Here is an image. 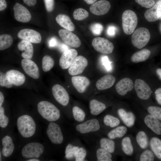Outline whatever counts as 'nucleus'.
<instances>
[{
    "label": "nucleus",
    "mask_w": 161,
    "mask_h": 161,
    "mask_svg": "<svg viewBox=\"0 0 161 161\" xmlns=\"http://www.w3.org/2000/svg\"><path fill=\"white\" fill-rule=\"evenodd\" d=\"M37 109L42 117L48 121H55L60 118L59 110L49 102L46 101L40 102L38 104Z\"/></svg>",
    "instance_id": "obj_1"
},
{
    "label": "nucleus",
    "mask_w": 161,
    "mask_h": 161,
    "mask_svg": "<svg viewBox=\"0 0 161 161\" xmlns=\"http://www.w3.org/2000/svg\"><path fill=\"white\" fill-rule=\"evenodd\" d=\"M17 126L20 134L25 138L33 136L35 132L36 127L33 118L27 115H24L18 118Z\"/></svg>",
    "instance_id": "obj_2"
},
{
    "label": "nucleus",
    "mask_w": 161,
    "mask_h": 161,
    "mask_svg": "<svg viewBox=\"0 0 161 161\" xmlns=\"http://www.w3.org/2000/svg\"><path fill=\"white\" fill-rule=\"evenodd\" d=\"M122 25L123 31L128 35L134 32L138 22L136 13L131 10L125 11L122 15Z\"/></svg>",
    "instance_id": "obj_3"
},
{
    "label": "nucleus",
    "mask_w": 161,
    "mask_h": 161,
    "mask_svg": "<svg viewBox=\"0 0 161 161\" xmlns=\"http://www.w3.org/2000/svg\"><path fill=\"white\" fill-rule=\"evenodd\" d=\"M150 38L148 30L145 28L141 27L133 32L131 36V42L134 47L140 49L147 45Z\"/></svg>",
    "instance_id": "obj_4"
},
{
    "label": "nucleus",
    "mask_w": 161,
    "mask_h": 161,
    "mask_svg": "<svg viewBox=\"0 0 161 161\" xmlns=\"http://www.w3.org/2000/svg\"><path fill=\"white\" fill-rule=\"evenodd\" d=\"M44 151L43 146L38 143H31L26 145L22 150L21 154L25 158H39Z\"/></svg>",
    "instance_id": "obj_5"
},
{
    "label": "nucleus",
    "mask_w": 161,
    "mask_h": 161,
    "mask_svg": "<svg viewBox=\"0 0 161 161\" xmlns=\"http://www.w3.org/2000/svg\"><path fill=\"white\" fill-rule=\"evenodd\" d=\"M92 45L95 50L103 54H111L114 49L113 44L108 39L102 37L94 38L92 41Z\"/></svg>",
    "instance_id": "obj_6"
},
{
    "label": "nucleus",
    "mask_w": 161,
    "mask_h": 161,
    "mask_svg": "<svg viewBox=\"0 0 161 161\" xmlns=\"http://www.w3.org/2000/svg\"><path fill=\"white\" fill-rule=\"evenodd\" d=\"M46 132L49 139L52 143L60 144L63 142L64 138L61 129L56 123L52 122L49 123Z\"/></svg>",
    "instance_id": "obj_7"
},
{
    "label": "nucleus",
    "mask_w": 161,
    "mask_h": 161,
    "mask_svg": "<svg viewBox=\"0 0 161 161\" xmlns=\"http://www.w3.org/2000/svg\"><path fill=\"white\" fill-rule=\"evenodd\" d=\"M88 61L82 55L77 56L74 59L68 69L69 74L72 76L82 73L87 66Z\"/></svg>",
    "instance_id": "obj_8"
},
{
    "label": "nucleus",
    "mask_w": 161,
    "mask_h": 161,
    "mask_svg": "<svg viewBox=\"0 0 161 161\" xmlns=\"http://www.w3.org/2000/svg\"><path fill=\"white\" fill-rule=\"evenodd\" d=\"M58 34L63 41L70 46L78 48L81 45L80 39L71 31L65 29H61L59 30Z\"/></svg>",
    "instance_id": "obj_9"
},
{
    "label": "nucleus",
    "mask_w": 161,
    "mask_h": 161,
    "mask_svg": "<svg viewBox=\"0 0 161 161\" xmlns=\"http://www.w3.org/2000/svg\"><path fill=\"white\" fill-rule=\"evenodd\" d=\"M134 87L137 97L141 100L148 99L152 92L149 86L141 79H138L135 80Z\"/></svg>",
    "instance_id": "obj_10"
},
{
    "label": "nucleus",
    "mask_w": 161,
    "mask_h": 161,
    "mask_svg": "<svg viewBox=\"0 0 161 161\" xmlns=\"http://www.w3.org/2000/svg\"><path fill=\"white\" fill-rule=\"evenodd\" d=\"M53 95L55 100L63 106L68 105L69 101V96L66 90L62 86L56 84L52 88Z\"/></svg>",
    "instance_id": "obj_11"
},
{
    "label": "nucleus",
    "mask_w": 161,
    "mask_h": 161,
    "mask_svg": "<svg viewBox=\"0 0 161 161\" xmlns=\"http://www.w3.org/2000/svg\"><path fill=\"white\" fill-rule=\"evenodd\" d=\"M18 37L22 40L35 44L40 43L41 41V36L38 32L30 29L21 30L18 33Z\"/></svg>",
    "instance_id": "obj_12"
},
{
    "label": "nucleus",
    "mask_w": 161,
    "mask_h": 161,
    "mask_svg": "<svg viewBox=\"0 0 161 161\" xmlns=\"http://www.w3.org/2000/svg\"><path fill=\"white\" fill-rule=\"evenodd\" d=\"M14 16L17 21L23 23L29 21L31 18V15L29 10L22 4L16 3L13 7Z\"/></svg>",
    "instance_id": "obj_13"
},
{
    "label": "nucleus",
    "mask_w": 161,
    "mask_h": 161,
    "mask_svg": "<svg viewBox=\"0 0 161 161\" xmlns=\"http://www.w3.org/2000/svg\"><path fill=\"white\" fill-rule=\"evenodd\" d=\"M22 67L25 72L35 79L39 77V70L36 64L30 59L24 58L21 61Z\"/></svg>",
    "instance_id": "obj_14"
},
{
    "label": "nucleus",
    "mask_w": 161,
    "mask_h": 161,
    "mask_svg": "<svg viewBox=\"0 0 161 161\" xmlns=\"http://www.w3.org/2000/svg\"><path fill=\"white\" fill-rule=\"evenodd\" d=\"M100 129V125L96 119L88 120L86 122L77 125L76 130L81 134L88 133L98 131Z\"/></svg>",
    "instance_id": "obj_15"
},
{
    "label": "nucleus",
    "mask_w": 161,
    "mask_h": 161,
    "mask_svg": "<svg viewBox=\"0 0 161 161\" xmlns=\"http://www.w3.org/2000/svg\"><path fill=\"white\" fill-rule=\"evenodd\" d=\"M77 55V51L73 49H69L64 52L59 61L61 67L63 69L69 68Z\"/></svg>",
    "instance_id": "obj_16"
},
{
    "label": "nucleus",
    "mask_w": 161,
    "mask_h": 161,
    "mask_svg": "<svg viewBox=\"0 0 161 161\" xmlns=\"http://www.w3.org/2000/svg\"><path fill=\"white\" fill-rule=\"evenodd\" d=\"M111 8V4L108 1L100 0L95 2L90 7L89 10L93 14L101 16L107 13Z\"/></svg>",
    "instance_id": "obj_17"
},
{
    "label": "nucleus",
    "mask_w": 161,
    "mask_h": 161,
    "mask_svg": "<svg viewBox=\"0 0 161 161\" xmlns=\"http://www.w3.org/2000/svg\"><path fill=\"white\" fill-rule=\"evenodd\" d=\"M6 74L9 81L14 86H20L23 84L25 81L24 75L17 70H9L6 72Z\"/></svg>",
    "instance_id": "obj_18"
},
{
    "label": "nucleus",
    "mask_w": 161,
    "mask_h": 161,
    "mask_svg": "<svg viewBox=\"0 0 161 161\" xmlns=\"http://www.w3.org/2000/svg\"><path fill=\"white\" fill-rule=\"evenodd\" d=\"M134 87L132 80L129 78H124L119 81L115 86V89L120 95H125L128 92L131 90Z\"/></svg>",
    "instance_id": "obj_19"
},
{
    "label": "nucleus",
    "mask_w": 161,
    "mask_h": 161,
    "mask_svg": "<svg viewBox=\"0 0 161 161\" xmlns=\"http://www.w3.org/2000/svg\"><path fill=\"white\" fill-rule=\"evenodd\" d=\"M73 86L79 93H83L89 86V80L84 76H74L71 78Z\"/></svg>",
    "instance_id": "obj_20"
},
{
    "label": "nucleus",
    "mask_w": 161,
    "mask_h": 161,
    "mask_svg": "<svg viewBox=\"0 0 161 161\" xmlns=\"http://www.w3.org/2000/svg\"><path fill=\"white\" fill-rule=\"evenodd\" d=\"M147 126L156 134H161V122L159 120L150 114L147 115L144 119Z\"/></svg>",
    "instance_id": "obj_21"
},
{
    "label": "nucleus",
    "mask_w": 161,
    "mask_h": 161,
    "mask_svg": "<svg viewBox=\"0 0 161 161\" xmlns=\"http://www.w3.org/2000/svg\"><path fill=\"white\" fill-rule=\"evenodd\" d=\"M161 11V1H157L151 8L147 10L144 14L145 18L149 22H154L160 18Z\"/></svg>",
    "instance_id": "obj_22"
},
{
    "label": "nucleus",
    "mask_w": 161,
    "mask_h": 161,
    "mask_svg": "<svg viewBox=\"0 0 161 161\" xmlns=\"http://www.w3.org/2000/svg\"><path fill=\"white\" fill-rule=\"evenodd\" d=\"M115 81V77L112 75H104L98 80L96 82L97 89L100 90H104L111 87Z\"/></svg>",
    "instance_id": "obj_23"
},
{
    "label": "nucleus",
    "mask_w": 161,
    "mask_h": 161,
    "mask_svg": "<svg viewBox=\"0 0 161 161\" xmlns=\"http://www.w3.org/2000/svg\"><path fill=\"white\" fill-rule=\"evenodd\" d=\"M19 50L22 51L21 56L24 58L31 59L33 55V48L31 43L22 40L18 44Z\"/></svg>",
    "instance_id": "obj_24"
},
{
    "label": "nucleus",
    "mask_w": 161,
    "mask_h": 161,
    "mask_svg": "<svg viewBox=\"0 0 161 161\" xmlns=\"http://www.w3.org/2000/svg\"><path fill=\"white\" fill-rule=\"evenodd\" d=\"M117 113L124 124L128 127H131L134 125L135 117L131 112H127L122 108L119 109Z\"/></svg>",
    "instance_id": "obj_25"
},
{
    "label": "nucleus",
    "mask_w": 161,
    "mask_h": 161,
    "mask_svg": "<svg viewBox=\"0 0 161 161\" xmlns=\"http://www.w3.org/2000/svg\"><path fill=\"white\" fill-rule=\"evenodd\" d=\"M55 19L57 23L65 29L71 31L75 30V25L68 16L64 14H60L56 16Z\"/></svg>",
    "instance_id": "obj_26"
},
{
    "label": "nucleus",
    "mask_w": 161,
    "mask_h": 161,
    "mask_svg": "<svg viewBox=\"0 0 161 161\" xmlns=\"http://www.w3.org/2000/svg\"><path fill=\"white\" fill-rule=\"evenodd\" d=\"M3 147L2 153L5 157L10 156L12 154L14 148V145L11 138L8 136L4 137L2 140Z\"/></svg>",
    "instance_id": "obj_27"
},
{
    "label": "nucleus",
    "mask_w": 161,
    "mask_h": 161,
    "mask_svg": "<svg viewBox=\"0 0 161 161\" xmlns=\"http://www.w3.org/2000/svg\"><path fill=\"white\" fill-rule=\"evenodd\" d=\"M89 107L91 113L94 115L100 114L106 108L104 103L95 99L90 101Z\"/></svg>",
    "instance_id": "obj_28"
},
{
    "label": "nucleus",
    "mask_w": 161,
    "mask_h": 161,
    "mask_svg": "<svg viewBox=\"0 0 161 161\" xmlns=\"http://www.w3.org/2000/svg\"><path fill=\"white\" fill-rule=\"evenodd\" d=\"M150 54L149 50L144 49L134 53L132 55L131 59L134 63L143 62L148 59Z\"/></svg>",
    "instance_id": "obj_29"
},
{
    "label": "nucleus",
    "mask_w": 161,
    "mask_h": 161,
    "mask_svg": "<svg viewBox=\"0 0 161 161\" xmlns=\"http://www.w3.org/2000/svg\"><path fill=\"white\" fill-rule=\"evenodd\" d=\"M150 145L154 154L158 159L161 160V140L156 137L152 138Z\"/></svg>",
    "instance_id": "obj_30"
},
{
    "label": "nucleus",
    "mask_w": 161,
    "mask_h": 161,
    "mask_svg": "<svg viewBox=\"0 0 161 161\" xmlns=\"http://www.w3.org/2000/svg\"><path fill=\"white\" fill-rule=\"evenodd\" d=\"M127 128L124 126H118L109 131L107 134L109 138L114 139L116 138H121L126 133Z\"/></svg>",
    "instance_id": "obj_31"
},
{
    "label": "nucleus",
    "mask_w": 161,
    "mask_h": 161,
    "mask_svg": "<svg viewBox=\"0 0 161 161\" xmlns=\"http://www.w3.org/2000/svg\"><path fill=\"white\" fill-rule=\"evenodd\" d=\"M101 148L107 152L112 153L115 150V143L112 139L106 138H102L100 142Z\"/></svg>",
    "instance_id": "obj_32"
},
{
    "label": "nucleus",
    "mask_w": 161,
    "mask_h": 161,
    "mask_svg": "<svg viewBox=\"0 0 161 161\" xmlns=\"http://www.w3.org/2000/svg\"><path fill=\"white\" fill-rule=\"evenodd\" d=\"M122 149L123 152L128 156L131 155L134 152V148L129 137H124L121 142Z\"/></svg>",
    "instance_id": "obj_33"
},
{
    "label": "nucleus",
    "mask_w": 161,
    "mask_h": 161,
    "mask_svg": "<svg viewBox=\"0 0 161 161\" xmlns=\"http://www.w3.org/2000/svg\"><path fill=\"white\" fill-rule=\"evenodd\" d=\"M13 42L12 36L9 34H4L0 35V50H4L10 47Z\"/></svg>",
    "instance_id": "obj_34"
},
{
    "label": "nucleus",
    "mask_w": 161,
    "mask_h": 161,
    "mask_svg": "<svg viewBox=\"0 0 161 161\" xmlns=\"http://www.w3.org/2000/svg\"><path fill=\"white\" fill-rule=\"evenodd\" d=\"M136 140L140 147L145 149L148 145V140L146 133L143 131H139L136 136Z\"/></svg>",
    "instance_id": "obj_35"
},
{
    "label": "nucleus",
    "mask_w": 161,
    "mask_h": 161,
    "mask_svg": "<svg viewBox=\"0 0 161 161\" xmlns=\"http://www.w3.org/2000/svg\"><path fill=\"white\" fill-rule=\"evenodd\" d=\"M54 61L50 56L45 55L43 58L42 61V67L45 72L49 71L53 67Z\"/></svg>",
    "instance_id": "obj_36"
},
{
    "label": "nucleus",
    "mask_w": 161,
    "mask_h": 161,
    "mask_svg": "<svg viewBox=\"0 0 161 161\" xmlns=\"http://www.w3.org/2000/svg\"><path fill=\"white\" fill-rule=\"evenodd\" d=\"M103 121L105 125L111 128L118 126L120 123L118 118L110 114H107L104 117Z\"/></svg>",
    "instance_id": "obj_37"
},
{
    "label": "nucleus",
    "mask_w": 161,
    "mask_h": 161,
    "mask_svg": "<svg viewBox=\"0 0 161 161\" xmlns=\"http://www.w3.org/2000/svg\"><path fill=\"white\" fill-rule=\"evenodd\" d=\"M96 156L98 161H112L111 153L101 148L98 149L96 151Z\"/></svg>",
    "instance_id": "obj_38"
},
{
    "label": "nucleus",
    "mask_w": 161,
    "mask_h": 161,
    "mask_svg": "<svg viewBox=\"0 0 161 161\" xmlns=\"http://www.w3.org/2000/svg\"><path fill=\"white\" fill-rule=\"evenodd\" d=\"M74 118L75 120L81 122L84 120L86 114L84 112L81 108L77 106H74L72 109Z\"/></svg>",
    "instance_id": "obj_39"
},
{
    "label": "nucleus",
    "mask_w": 161,
    "mask_h": 161,
    "mask_svg": "<svg viewBox=\"0 0 161 161\" xmlns=\"http://www.w3.org/2000/svg\"><path fill=\"white\" fill-rule=\"evenodd\" d=\"M89 16L88 12L82 8H78L75 9L73 13L74 18L78 21L84 19Z\"/></svg>",
    "instance_id": "obj_40"
},
{
    "label": "nucleus",
    "mask_w": 161,
    "mask_h": 161,
    "mask_svg": "<svg viewBox=\"0 0 161 161\" xmlns=\"http://www.w3.org/2000/svg\"><path fill=\"white\" fill-rule=\"evenodd\" d=\"M78 148V146L73 145L70 143L69 144L67 145L65 150L66 158L67 159L72 158Z\"/></svg>",
    "instance_id": "obj_41"
},
{
    "label": "nucleus",
    "mask_w": 161,
    "mask_h": 161,
    "mask_svg": "<svg viewBox=\"0 0 161 161\" xmlns=\"http://www.w3.org/2000/svg\"><path fill=\"white\" fill-rule=\"evenodd\" d=\"M147 111L150 114L161 121V107L151 106L148 108Z\"/></svg>",
    "instance_id": "obj_42"
},
{
    "label": "nucleus",
    "mask_w": 161,
    "mask_h": 161,
    "mask_svg": "<svg viewBox=\"0 0 161 161\" xmlns=\"http://www.w3.org/2000/svg\"><path fill=\"white\" fill-rule=\"evenodd\" d=\"M154 158V153L151 151L146 150L141 154L140 157V161H153Z\"/></svg>",
    "instance_id": "obj_43"
},
{
    "label": "nucleus",
    "mask_w": 161,
    "mask_h": 161,
    "mask_svg": "<svg viewBox=\"0 0 161 161\" xmlns=\"http://www.w3.org/2000/svg\"><path fill=\"white\" fill-rule=\"evenodd\" d=\"M86 150L83 147H79L75 152L74 157L76 161H83L86 156Z\"/></svg>",
    "instance_id": "obj_44"
},
{
    "label": "nucleus",
    "mask_w": 161,
    "mask_h": 161,
    "mask_svg": "<svg viewBox=\"0 0 161 161\" xmlns=\"http://www.w3.org/2000/svg\"><path fill=\"white\" fill-rule=\"evenodd\" d=\"M9 123L8 118L4 114V109L3 107L0 108V126L4 128L6 127Z\"/></svg>",
    "instance_id": "obj_45"
},
{
    "label": "nucleus",
    "mask_w": 161,
    "mask_h": 161,
    "mask_svg": "<svg viewBox=\"0 0 161 161\" xmlns=\"http://www.w3.org/2000/svg\"><path fill=\"white\" fill-rule=\"evenodd\" d=\"M0 85L7 88H11L13 85L8 79L6 74L1 72H0Z\"/></svg>",
    "instance_id": "obj_46"
},
{
    "label": "nucleus",
    "mask_w": 161,
    "mask_h": 161,
    "mask_svg": "<svg viewBox=\"0 0 161 161\" xmlns=\"http://www.w3.org/2000/svg\"><path fill=\"white\" fill-rule=\"evenodd\" d=\"M90 29L93 34L95 35H98L102 33L103 30V27L100 24L95 23L91 26Z\"/></svg>",
    "instance_id": "obj_47"
},
{
    "label": "nucleus",
    "mask_w": 161,
    "mask_h": 161,
    "mask_svg": "<svg viewBox=\"0 0 161 161\" xmlns=\"http://www.w3.org/2000/svg\"><path fill=\"white\" fill-rule=\"evenodd\" d=\"M135 1L142 7L146 8H150L155 4V1L153 0H135Z\"/></svg>",
    "instance_id": "obj_48"
},
{
    "label": "nucleus",
    "mask_w": 161,
    "mask_h": 161,
    "mask_svg": "<svg viewBox=\"0 0 161 161\" xmlns=\"http://www.w3.org/2000/svg\"><path fill=\"white\" fill-rule=\"evenodd\" d=\"M102 64L104 66L106 69L108 71H111L112 69L111 66L112 62L109 60L107 56H104L101 58Z\"/></svg>",
    "instance_id": "obj_49"
},
{
    "label": "nucleus",
    "mask_w": 161,
    "mask_h": 161,
    "mask_svg": "<svg viewBox=\"0 0 161 161\" xmlns=\"http://www.w3.org/2000/svg\"><path fill=\"white\" fill-rule=\"evenodd\" d=\"M47 11L50 12L52 11L54 8V0H44Z\"/></svg>",
    "instance_id": "obj_50"
},
{
    "label": "nucleus",
    "mask_w": 161,
    "mask_h": 161,
    "mask_svg": "<svg viewBox=\"0 0 161 161\" xmlns=\"http://www.w3.org/2000/svg\"><path fill=\"white\" fill-rule=\"evenodd\" d=\"M116 28L114 26L111 25L108 27L107 29V34L109 36H114L116 33Z\"/></svg>",
    "instance_id": "obj_51"
},
{
    "label": "nucleus",
    "mask_w": 161,
    "mask_h": 161,
    "mask_svg": "<svg viewBox=\"0 0 161 161\" xmlns=\"http://www.w3.org/2000/svg\"><path fill=\"white\" fill-rule=\"evenodd\" d=\"M156 100L158 103L161 105V88L157 89L155 92Z\"/></svg>",
    "instance_id": "obj_52"
},
{
    "label": "nucleus",
    "mask_w": 161,
    "mask_h": 161,
    "mask_svg": "<svg viewBox=\"0 0 161 161\" xmlns=\"http://www.w3.org/2000/svg\"><path fill=\"white\" fill-rule=\"evenodd\" d=\"M49 46L50 47H54L56 46L58 44L56 39L54 38H51L49 41Z\"/></svg>",
    "instance_id": "obj_53"
},
{
    "label": "nucleus",
    "mask_w": 161,
    "mask_h": 161,
    "mask_svg": "<svg viewBox=\"0 0 161 161\" xmlns=\"http://www.w3.org/2000/svg\"><path fill=\"white\" fill-rule=\"evenodd\" d=\"M27 5L30 6L35 5L36 3V0H23Z\"/></svg>",
    "instance_id": "obj_54"
},
{
    "label": "nucleus",
    "mask_w": 161,
    "mask_h": 161,
    "mask_svg": "<svg viewBox=\"0 0 161 161\" xmlns=\"http://www.w3.org/2000/svg\"><path fill=\"white\" fill-rule=\"evenodd\" d=\"M7 7V2L5 0H0V11L5 9Z\"/></svg>",
    "instance_id": "obj_55"
},
{
    "label": "nucleus",
    "mask_w": 161,
    "mask_h": 161,
    "mask_svg": "<svg viewBox=\"0 0 161 161\" xmlns=\"http://www.w3.org/2000/svg\"><path fill=\"white\" fill-rule=\"evenodd\" d=\"M59 47L61 50L63 52L69 49V48L66 45L63 43H62L60 45Z\"/></svg>",
    "instance_id": "obj_56"
},
{
    "label": "nucleus",
    "mask_w": 161,
    "mask_h": 161,
    "mask_svg": "<svg viewBox=\"0 0 161 161\" xmlns=\"http://www.w3.org/2000/svg\"><path fill=\"white\" fill-rule=\"evenodd\" d=\"M4 96L1 92H0V107H1L4 101Z\"/></svg>",
    "instance_id": "obj_57"
},
{
    "label": "nucleus",
    "mask_w": 161,
    "mask_h": 161,
    "mask_svg": "<svg viewBox=\"0 0 161 161\" xmlns=\"http://www.w3.org/2000/svg\"><path fill=\"white\" fill-rule=\"evenodd\" d=\"M97 0H84V1L86 2L87 4H92L97 1Z\"/></svg>",
    "instance_id": "obj_58"
},
{
    "label": "nucleus",
    "mask_w": 161,
    "mask_h": 161,
    "mask_svg": "<svg viewBox=\"0 0 161 161\" xmlns=\"http://www.w3.org/2000/svg\"><path fill=\"white\" fill-rule=\"evenodd\" d=\"M156 73L159 78L161 80V69H157L156 70Z\"/></svg>",
    "instance_id": "obj_59"
},
{
    "label": "nucleus",
    "mask_w": 161,
    "mask_h": 161,
    "mask_svg": "<svg viewBox=\"0 0 161 161\" xmlns=\"http://www.w3.org/2000/svg\"><path fill=\"white\" fill-rule=\"evenodd\" d=\"M28 161H39L40 160L36 159H32L29 160Z\"/></svg>",
    "instance_id": "obj_60"
},
{
    "label": "nucleus",
    "mask_w": 161,
    "mask_h": 161,
    "mask_svg": "<svg viewBox=\"0 0 161 161\" xmlns=\"http://www.w3.org/2000/svg\"><path fill=\"white\" fill-rule=\"evenodd\" d=\"M159 16H160V19H161V11L160 12V14H159Z\"/></svg>",
    "instance_id": "obj_61"
},
{
    "label": "nucleus",
    "mask_w": 161,
    "mask_h": 161,
    "mask_svg": "<svg viewBox=\"0 0 161 161\" xmlns=\"http://www.w3.org/2000/svg\"><path fill=\"white\" fill-rule=\"evenodd\" d=\"M1 152H0V161H1Z\"/></svg>",
    "instance_id": "obj_62"
},
{
    "label": "nucleus",
    "mask_w": 161,
    "mask_h": 161,
    "mask_svg": "<svg viewBox=\"0 0 161 161\" xmlns=\"http://www.w3.org/2000/svg\"><path fill=\"white\" fill-rule=\"evenodd\" d=\"M160 30H161V25L160 26Z\"/></svg>",
    "instance_id": "obj_63"
}]
</instances>
